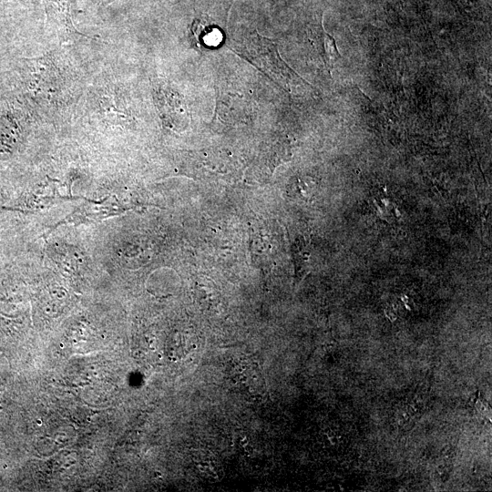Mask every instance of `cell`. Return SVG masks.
Listing matches in <instances>:
<instances>
[{
    "instance_id": "277c9868",
    "label": "cell",
    "mask_w": 492,
    "mask_h": 492,
    "mask_svg": "<svg viewBox=\"0 0 492 492\" xmlns=\"http://www.w3.org/2000/svg\"><path fill=\"white\" fill-rule=\"evenodd\" d=\"M312 41L320 54L325 67L329 72L333 68L335 62L341 57V54L337 48L335 39L324 31L320 23L311 30Z\"/></svg>"
},
{
    "instance_id": "8992f818",
    "label": "cell",
    "mask_w": 492,
    "mask_h": 492,
    "mask_svg": "<svg viewBox=\"0 0 492 492\" xmlns=\"http://www.w3.org/2000/svg\"><path fill=\"white\" fill-rule=\"evenodd\" d=\"M16 0H0V35L13 22Z\"/></svg>"
},
{
    "instance_id": "5b68a950",
    "label": "cell",
    "mask_w": 492,
    "mask_h": 492,
    "mask_svg": "<svg viewBox=\"0 0 492 492\" xmlns=\"http://www.w3.org/2000/svg\"><path fill=\"white\" fill-rule=\"evenodd\" d=\"M191 41L197 47L214 48L219 46L223 39L220 29L200 19H195L191 25Z\"/></svg>"
},
{
    "instance_id": "6da1fadb",
    "label": "cell",
    "mask_w": 492,
    "mask_h": 492,
    "mask_svg": "<svg viewBox=\"0 0 492 492\" xmlns=\"http://www.w3.org/2000/svg\"><path fill=\"white\" fill-rule=\"evenodd\" d=\"M241 54L270 77L283 83L285 88L297 80L304 81L281 58L276 43L260 36L257 31L244 43Z\"/></svg>"
},
{
    "instance_id": "3957f363",
    "label": "cell",
    "mask_w": 492,
    "mask_h": 492,
    "mask_svg": "<svg viewBox=\"0 0 492 492\" xmlns=\"http://www.w3.org/2000/svg\"><path fill=\"white\" fill-rule=\"evenodd\" d=\"M153 92L159 114L167 124L186 126L189 112L180 94L165 84L157 85Z\"/></svg>"
},
{
    "instance_id": "7a4b0ae2",
    "label": "cell",
    "mask_w": 492,
    "mask_h": 492,
    "mask_svg": "<svg viewBox=\"0 0 492 492\" xmlns=\"http://www.w3.org/2000/svg\"><path fill=\"white\" fill-rule=\"evenodd\" d=\"M83 200L67 216L52 226L45 234V237H47L49 233L61 225L98 222L109 217L120 215L137 207L136 203L120 200L116 195H109L101 200H91L83 197Z\"/></svg>"
}]
</instances>
